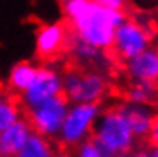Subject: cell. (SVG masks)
Listing matches in <instances>:
<instances>
[{"instance_id":"15","label":"cell","mask_w":158,"mask_h":157,"mask_svg":"<svg viewBox=\"0 0 158 157\" xmlns=\"http://www.w3.org/2000/svg\"><path fill=\"white\" fill-rule=\"evenodd\" d=\"M19 118H23V107H21L19 97L4 90L0 93V131H4Z\"/></svg>"},{"instance_id":"17","label":"cell","mask_w":158,"mask_h":157,"mask_svg":"<svg viewBox=\"0 0 158 157\" xmlns=\"http://www.w3.org/2000/svg\"><path fill=\"white\" fill-rule=\"evenodd\" d=\"M96 4L103 9H108V11H122L127 12V0H95Z\"/></svg>"},{"instance_id":"16","label":"cell","mask_w":158,"mask_h":157,"mask_svg":"<svg viewBox=\"0 0 158 157\" xmlns=\"http://www.w3.org/2000/svg\"><path fill=\"white\" fill-rule=\"evenodd\" d=\"M127 104L134 105H150L155 104L156 98V83H131L129 88L124 92Z\"/></svg>"},{"instance_id":"2","label":"cell","mask_w":158,"mask_h":157,"mask_svg":"<svg viewBox=\"0 0 158 157\" xmlns=\"http://www.w3.org/2000/svg\"><path fill=\"white\" fill-rule=\"evenodd\" d=\"M91 138L98 149L102 150L103 157H115L129 154L138 149L139 143L129 128V123L124 118L118 104L110 107H103L98 119L95 123Z\"/></svg>"},{"instance_id":"20","label":"cell","mask_w":158,"mask_h":157,"mask_svg":"<svg viewBox=\"0 0 158 157\" xmlns=\"http://www.w3.org/2000/svg\"><path fill=\"white\" fill-rule=\"evenodd\" d=\"M150 157H158V152H156V147L150 149Z\"/></svg>"},{"instance_id":"4","label":"cell","mask_w":158,"mask_h":157,"mask_svg":"<svg viewBox=\"0 0 158 157\" xmlns=\"http://www.w3.org/2000/svg\"><path fill=\"white\" fill-rule=\"evenodd\" d=\"M102 104H71L55 140L59 149L72 150L81 141L88 140L93 133L95 123L102 112Z\"/></svg>"},{"instance_id":"1","label":"cell","mask_w":158,"mask_h":157,"mask_svg":"<svg viewBox=\"0 0 158 157\" xmlns=\"http://www.w3.org/2000/svg\"><path fill=\"white\" fill-rule=\"evenodd\" d=\"M60 5L69 33L102 52L110 50L115 29L129 19L127 12L103 9L95 0H60Z\"/></svg>"},{"instance_id":"6","label":"cell","mask_w":158,"mask_h":157,"mask_svg":"<svg viewBox=\"0 0 158 157\" xmlns=\"http://www.w3.org/2000/svg\"><path fill=\"white\" fill-rule=\"evenodd\" d=\"M151 42H153V31L146 24L139 19H127L115 29L110 50L117 59L127 62L150 48Z\"/></svg>"},{"instance_id":"12","label":"cell","mask_w":158,"mask_h":157,"mask_svg":"<svg viewBox=\"0 0 158 157\" xmlns=\"http://www.w3.org/2000/svg\"><path fill=\"white\" fill-rule=\"evenodd\" d=\"M65 50L71 52V55L79 64L77 67H83V69H89V67L100 66L103 57H107V52L98 50V48H95L93 45L86 43L84 40L77 38V36L72 35V33H69Z\"/></svg>"},{"instance_id":"18","label":"cell","mask_w":158,"mask_h":157,"mask_svg":"<svg viewBox=\"0 0 158 157\" xmlns=\"http://www.w3.org/2000/svg\"><path fill=\"white\" fill-rule=\"evenodd\" d=\"M151 149H153V147H151ZM129 157H150V147L139 145L138 149H134L129 154Z\"/></svg>"},{"instance_id":"8","label":"cell","mask_w":158,"mask_h":157,"mask_svg":"<svg viewBox=\"0 0 158 157\" xmlns=\"http://www.w3.org/2000/svg\"><path fill=\"white\" fill-rule=\"evenodd\" d=\"M69 29L65 23L43 24L36 33V57L40 61H52L67 47Z\"/></svg>"},{"instance_id":"9","label":"cell","mask_w":158,"mask_h":157,"mask_svg":"<svg viewBox=\"0 0 158 157\" xmlns=\"http://www.w3.org/2000/svg\"><path fill=\"white\" fill-rule=\"evenodd\" d=\"M118 107L122 110L124 118L129 123V128L132 131V135L136 137L138 143L146 141L144 147H148V140H150L151 133L158 130L155 110L150 105H134V104H127V102H118Z\"/></svg>"},{"instance_id":"7","label":"cell","mask_w":158,"mask_h":157,"mask_svg":"<svg viewBox=\"0 0 158 157\" xmlns=\"http://www.w3.org/2000/svg\"><path fill=\"white\" fill-rule=\"evenodd\" d=\"M60 93H62V73L53 66H38L33 83L19 95L23 112Z\"/></svg>"},{"instance_id":"11","label":"cell","mask_w":158,"mask_h":157,"mask_svg":"<svg viewBox=\"0 0 158 157\" xmlns=\"http://www.w3.org/2000/svg\"><path fill=\"white\" fill-rule=\"evenodd\" d=\"M31 133V126L28 124L24 116L16 123H12L10 126H7L4 131H0V155L16 157Z\"/></svg>"},{"instance_id":"21","label":"cell","mask_w":158,"mask_h":157,"mask_svg":"<svg viewBox=\"0 0 158 157\" xmlns=\"http://www.w3.org/2000/svg\"><path fill=\"white\" fill-rule=\"evenodd\" d=\"M0 157H2V155H0Z\"/></svg>"},{"instance_id":"3","label":"cell","mask_w":158,"mask_h":157,"mask_svg":"<svg viewBox=\"0 0 158 157\" xmlns=\"http://www.w3.org/2000/svg\"><path fill=\"white\" fill-rule=\"evenodd\" d=\"M110 85L98 69L72 66L62 73V93L69 104H102Z\"/></svg>"},{"instance_id":"13","label":"cell","mask_w":158,"mask_h":157,"mask_svg":"<svg viewBox=\"0 0 158 157\" xmlns=\"http://www.w3.org/2000/svg\"><path fill=\"white\" fill-rule=\"evenodd\" d=\"M38 66H35L29 61H21V62L14 64V67L9 73V79H7V92L12 95L19 97L26 88L33 83L36 76Z\"/></svg>"},{"instance_id":"19","label":"cell","mask_w":158,"mask_h":157,"mask_svg":"<svg viewBox=\"0 0 158 157\" xmlns=\"http://www.w3.org/2000/svg\"><path fill=\"white\" fill-rule=\"evenodd\" d=\"M53 157H74V155H72V150H65V149H59V147H57Z\"/></svg>"},{"instance_id":"10","label":"cell","mask_w":158,"mask_h":157,"mask_svg":"<svg viewBox=\"0 0 158 157\" xmlns=\"http://www.w3.org/2000/svg\"><path fill=\"white\" fill-rule=\"evenodd\" d=\"M126 73L131 83H156L158 79V52L155 47L146 48L134 59L126 62Z\"/></svg>"},{"instance_id":"14","label":"cell","mask_w":158,"mask_h":157,"mask_svg":"<svg viewBox=\"0 0 158 157\" xmlns=\"http://www.w3.org/2000/svg\"><path fill=\"white\" fill-rule=\"evenodd\" d=\"M57 145L38 133H31L16 157H53Z\"/></svg>"},{"instance_id":"5","label":"cell","mask_w":158,"mask_h":157,"mask_svg":"<svg viewBox=\"0 0 158 157\" xmlns=\"http://www.w3.org/2000/svg\"><path fill=\"white\" fill-rule=\"evenodd\" d=\"M69 105H71L69 100L64 97V93H60L41 102L33 109L24 110L23 116L26 118L28 124L31 126L33 133H38L48 140L55 141L64 124Z\"/></svg>"}]
</instances>
